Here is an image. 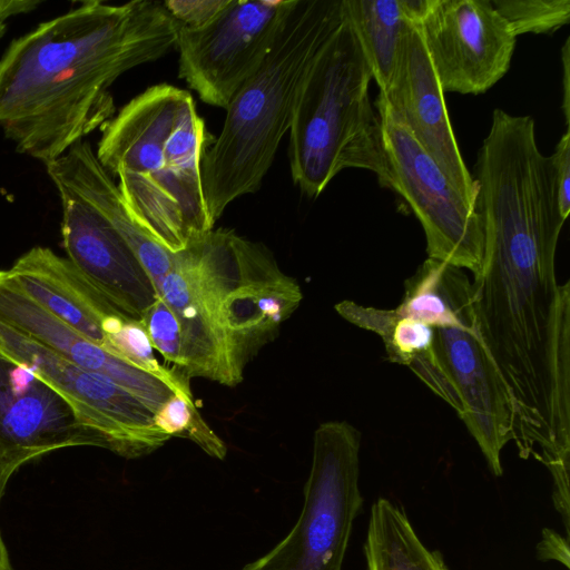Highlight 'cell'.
I'll return each instance as SVG.
<instances>
[{"instance_id":"d6986e66","label":"cell","mask_w":570,"mask_h":570,"mask_svg":"<svg viewBox=\"0 0 570 570\" xmlns=\"http://www.w3.org/2000/svg\"><path fill=\"white\" fill-rule=\"evenodd\" d=\"M335 311L350 323L379 335L389 360L407 366L460 416V397L434 352L430 324L399 306L382 309L345 299L335 305Z\"/></svg>"},{"instance_id":"ac0fdd59","label":"cell","mask_w":570,"mask_h":570,"mask_svg":"<svg viewBox=\"0 0 570 570\" xmlns=\"http://www.w3.org/2000/svg\"><path fill=\"white\" fill-rule=\"evenodd\" d=\"M53 184H62L94 206L135 253L157 293L169 273L175 253L161 246L134 218L110 174L101 166L87 141H78L59 158L46 164Z\"/></svg>"},{"instance_id":"30bf717a","label":"cell","mask_w":570,"mask_h":570,"mask_svg":"<svg viewBox=\"0 0 570 570\" xmlns=\"http://www.w3.org/2000/svg\"><path fill=\"white\" fill-rule=\"evenodd\" d=\"M389 188L399 193L419 219L428 258L478 273L483 232L475 208L440 169L389 104L375 100Z\"/></svg>"},{"instance_id":"8fae6325","label":"cell","mask_w":570,"mask_h":570,"mask_svg":"<svg viewBox=\"0 0 570 570\" xmlns=\"http://www.w3.org/2000/svg\"><path fill=\"white\" fill-rule=\"evenodd\" d=\"M294 2L229 0L205 26H178L179 77L202 101L225 109L262 67Z\"/></svg>"},{"instance_id":"d4e9b609","label":"cell","mask_w":570,"mask_h":570,"mask_svg":"<svg viewBox=\"0 0 570 570\" xmlns=\"http://www.w3.org/2000/svg\"><path fill=\"white\" fill-rule=\"evenodd\" d=\"M204 420L198 413L189 387L177 390L154 413L156 426L168 436H191L196 426Z\"/></svg>"},{"instance_id":"ffe728a7","label":"cell","mask_w":570,"mask_h":570,"mask_svg":"<svg viewBox=\"0 0 570 570\" xmlns=\"http://www.w3.org/2000/svg\"><path fill=\"white\" fill-rule=\"evenodd\" d=\"M428 0H344V8L380 91H385L401 40Z\"/></svg>"},{"instance_id":"f546056e","label":"cell","mask_w":570,"mask_h":570,"mask_svg":"<svg viewBox=\"0 0 570 570\" xmlns=\"http://www.w3.org/2000/svg\"><path fill=\"white\" fill-rule=\"evenodd\" d=\"M39 3L37 0H0V23L12 16L33 10Z\"/></svg>"},{"instance_id":"484cf974","label":"cell","mask_w":570,"mask_h":570,"mask_svg":"<svg viewBox=\"0 0 570 570\" xmlns=\"http://www.w3.org/2000/svg\"><path fill=\"white\" fill-rule=\"evenodd\" d=\"M229 0H168L164 6L178 26L196 29L213 20Z\"/></svg>"},{"instance_id":"603a6c76","label":"cell","mask_w":570,"mask_h":570,"mask_svg":"<svg viewBox=\"0 0 570 570\" xmlns=\"http://www.w3.org/2000/svg\"><path fill=\"white\" fill-rule=\"evenodd\" d=\"M513 33H547L569 23V0H491Z\"/></svg>"},{"instance_id":"3957f363","label":"cell","mask_w":570,"mask_h":570,"mask_svg":"<svg viewBox=\"0 0 570 570\" xmlns=\"http://www.w3.org/2000/svg\"><path fill=\"white\" fill-rule=\"evenodd\" d=\"M158 295L180 327L181 376L230 387L303 298L266 246L226 228L175 253Z\"/></svg>"},{"instance_id":"cb8c5ba5","label":"cell","mask_w":570,"mask_h":570,"mask_svg":"<svg viewBox=\"0 0 570 570\" xmlns=\"http://www.w3.org/2000/svg\"><path fill=\"white\" fill-rule=\"evenodd\" d=\"M140 323L144 325L153 347L157 350L166 361L180 368V327L176 316L160 296L147 309Z\"/></svg>"},{"instance_id":"5b68a950","label":"cell","mask_w":570,"mask_h":570,"mask_svg":"<svg viewBox=\"0 0 570 570\" xmlns=\"http://www.w3.org/2000/svg\"><path fill=\"white\" fill-rule=\"evenodd\" d=\"M343 17V0H295L262 67L225 108L220 134L202 163L214 224L232 202L259 189L291 129L305 72Z\"/></svg>"},{"instance_id":"7c38bea8","label":"cell","mask_w":570,"mask_h":570,"mask_svg":"<svg viewBox=\"0 0 570 570\" xmlns=\"http://www.w3.org/2000/svg\"><path fill=\"white\" fill-rule=\"evenodd\" d=\"M417 23L444 92L483 94L508 72L517 36L491 0H428Z\"/></svg>"},{"instance_id":"9a60e30c","label":"cell","mask_w":570,"mask_h":570,"mask_svg":"<svg viewBox=\"0 0 570 570\" xmlns=\"http://www.w3.org/2000/svg\"><path fill=\"white\" fill-rule=\"evenodd\" d=\"M98 446L66 401L32 371L0 355V464L11 475L49 452Z\"/></svg>"},{"instance_id":"52a82bcc","label":"cell","mask_w":570,"mask_h":570,"mask_svg":"<svg viewBox=\"0 0 570 570\" xmlns=\"http://www.w3.org/2000/svg\"><path fill=\"white\" fill-rule=\"evenodd\" d=\"M397 306L432 326L434 352L460 397L459 417L491 473L501 476V452L512 442L514 413L479 337L469 276L463 269L426 258L406 279Z\"/></svg>"},{"instance_id":"7402d4cb","label":"cell","mask_w":570,"mask_h":570,"mask_svg":"<svg viewBox=\"0 0 570 570\" xmlns=\"http://www.w3.org/2000/svg\"><path fill=\"white\" fill-rule=\"evenodd\" d=\"M102 347L128 364L145 371L175 389L189 387L188 381L163 366L154 354V347L144 325L120 316L108 317L102 324Z\"/></svg>"},{"instance_id":"e0dca14e","label":"cell","mask_w":570,"mask_h":570,"mask_svg":"<svg viewBox=\"0 0 570 570\" xmlns=\"http://www.w3.org/2000/svg\"><path fill=\"white\" fill-rule=\"evenodd\" d=\"M8 271L32 301L100 346L104 322L111 316L126 318L68 258L48 247H32Z\"/></svg>"},{"instance_id":"4316f807","label":"cell","mask_w":570,"mask_h":570,"mask_svg":"<svg viewBox=\"0 0 570 570\" xmlns=\"http://www.w3.org/2000/svg\"><path fill=\"white\" fill-rule=\"evenodd\" d=\"M553 165L557 203L561 216L566 219L570 212V132L562 135L550 156Z\"/></svg>"},{"instance_id":"2e32d148","label":"cell","mask_w":570,"mask_h":570,"mask_svg":"<svg viewBox=\"0 0 570 570\" xmlns=\"http://www.w3.org/2000/svg\"><path fill=\"white\" fill-rule=\"evenodd\" d=\"M0 321L79 367L104 375L139 399L153 413L175 393L167 382L89 341L22 292L9 271H0Z\"/></svg>"},{"instance_id":"5bb4252c","label":"cell","mask_w":570,"mask_h":570,"mask_svg":"<svg viewBox=\"0 0 570 570\" xmlns=\"http://www.w3.org/2000/svg\"><path fill=\"white\" fill-rule=\"evenodd\" d=\"M379 96L389 104L423 149L475 208L476 181L458 147L444 91L416 21L404 33L389 86Z\"/></svg>"},{"instance_id":"44dd1931","label":"cell","mask_w":570,"mask_h":570,"mask_svg":"<svg viewBox=\"0 0 570 570\" xmlns=\"http://www.w3.org/2000/svg\"><path fill=\"white\" fill-rule=\"evenodd\" d=\"M364 556L367 570H449L440 551L421 541L403 507L385 498L371 507Z\"/></svg>"},{"instance_id":"4dcf8cb0","label":"cell","mask_w":570,"mask_h":570,"mask_svg":"<svg viewBox=\"0 0 570 570\" xmlns=\"http://www.w3.org/2000/svg\"><path fill=\"white\" fill-rule=\"evenodd\" d=\"M0 570H12L10 558L0 532Z\"/></svg>"},{"instance_id":"6da1fadb","label":"cell","mask_w":570,"mask_h":570,"mask_svg":"<svg viewBox=\"0 0 570 570\" xmlns=\"http://www.w3.org/2000/svg\"><path fill=\"white\" fill-rule=\"evenodd\" d=\"M483 254L473 311L481 343L510 399L513 439L552 479L570 472V282L556 253L564 218L553 194L522 179L498 183L475 205Z\"/></svg>"},{"instance_id":"7a4b0ae2","label":"cell","mask_w":570,"mask_h":570,"mask_svg":"<svg viewBox=\"0 0 570 570\" xmlns=\"http://www.w3.org/2000/svg\"><path fill=\"white\" fill-rule=\"evenodd\" d=\"M164 2H81L14 39L0 59V127L48 164L115 114L110 86L176 46Z\"/></svg>"},{"instance_id":"1f68e13d","label":"cell","mask_w":570,"mask_h":570,"mask_svg":"<svg viewBox=\"0 0 570 570\" xmlns=\"http://www.w3.org/2000/svg\"><path fill=\"white\" fill-rule=\"evenodd\" d=\"M11 478V474L7 472L0 464V501L4 493V489L7 487V483L9 479Z\"/></svg>"},{"instance_id":"f1b7e54d","label":"cell","mask_w":570,"mask_h":570,"mask_svg":"<svg viewBox=\"0 0 570 570\" xmlns=\"http://www.w3.org/2000/svg\"><path fill=\"white\" fill-rule=\"evenodd\" d=\"M569 38H567L562 49H561V60H562V69H563V76H562V86H563V100L561 104V109L563 111L566 124L569 126V117H570V94H569V63H570V43Z\"/></svg>"},{"instance_id":"4fadbf2b","label":"cell","mask_w":570,"mask_h":570,"mask_svg":"<svg viewBox=\"0 0 570 570\" xmlns=\"http://www.w3.org/2000/svg\"><path fill=\"white\" fill-rule=\"evenodd\" d=\"M67 258L127 318L140 322L157 289L116 228L78 193L55 184Z\"/></svg>"},{"instance_id":"9c48e42d","label":"cell","mask_w":570,"mask_h":570,"mask_svg":"<svg viewBox=\"0 0 570 570\" xmlns=\"http://www.w3.org/2000/svg\"><path fill=\"white\" fill-rule=\"evenodd\" d=\"M0 355L29 368L58 393L99 448L125 459H138L170 439L156 426L154 413L134 394L1 321Z\"/></svg>"},{"instance_id":"d6a6232c","label":"cell","mask_w":570,"mask_h":570,"mask_svg":"<svg viewBox=\"0 0 570 570\" xmlns=\"http://www.w3.org/2000/svg\"><path fill=\"white\" fill-rule=\"evenodd\" d=\"M4 30H6V24L4 23H0V38L4 33Z\"/></svg>"},{"instance_id":"8992f818","label":"cell","mask_w":570,"mask_h":570,"mask_svg":"<svg viewBox=\"0 0 570 570\" xmlns=\"http://www.w3.org/2000/svg\"><path fill=\"white\" fill-rule=\"evenodd\" d=\"M372 79L344 8L305 72L289 129L292 179L305 196L317 197L345 168L370 170L389 188L381 125L368 96Z\"/></svg>"},{"instance_id":"277c9868","label":"cell","mask_w":570,"mask_h":570,"mask_svg":"<svg viewBox=\"0 0 570 570\" xmlns=\"http://www.w3.org/2000/svg\"><path fill=\"white\" fill-rule=\"evenodd\" d=\"M213 141L191 95L168 83L147 88L102 127L99 163L118 177L134 218L171 253L214 227L202 181Z\"/></svg>"},{"instance_id":"ba28073f","label":"cell","mask_w":570,"mask_h":570,"mask_svg":"<svg viewBox=\"0 0 570 570\" xmlns=\"http://www.w3.org/2000/svg\"><path fill=\"white\" fill-rule=\"evenodd\" d=\"M361 434L350 423L318 425L301 514L272 550L240 570H343L353 530L362 511Z\"/></svg>"},{"instance_id":"83f0119b","label":"cell","mask_w":570,"mask_h":570,"mask_svg":"<svg viewBox=\"0 0 570 570\" xmlns=\"http://www.w3.org/2000/svg\"><path fill=\"white\" fill-rule=\"evenodd\" d=\"M537 556L542 561H557L569 568V539L557 531L546 528L537 546Z\"/></svg>"}]
</instances>
